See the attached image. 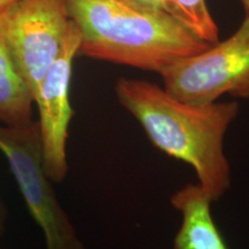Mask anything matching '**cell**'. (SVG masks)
<instances>
[{
  "mask_svg": "<svg viewBox=\"0 0 249 249\" xmlns=\"http://www.w3.org/2000/svg\"><path fill=\"white\" fill-rule=\"evenodd\" d=\"M245 11V17L249 18V0H239Z\"/></svg>",
  "mask_w": 249,
  "mask_h": 249,
  "instance_id": "cell-11",
  "label": "cell"
},
{
  "mask_svg": "<svg viewBox=\"0 0 249 249\" xmlns=\"http://www.w3.org/2000/svg\"><path fill=\"white\" fill-rule=\"evenodd\" d=\"M80 33L79 54L156 71L208 49L164 11H143L116 0H65Z\"/></svg>",
  "mask_w": 249,
  "mask_h": 249,
  "instance_id": "cell-2",
  "label": "cell"
},
{
  "mask_svg": "<svg viewBox=\"0 0 249 249\" xmlns=\"http://www.w3.org/2000/svg\"><path fill=\"white\" fill-rule=\"evenodd\" d=\"M5 218H4V213H2L1 210V205H0V236L2 235V232H4V226H5Z\"/></svg>",
  "mask_w": 249,
  "mask_h": 249,
  "instance_id": "cell-12",
  "label": "cell"
},
{
  "mask_svg": "<svg viewBox=\"0 0 249 249\" xmlns=\"http://www.w3.org/2000/svg\"><path fill=\"white\" fill-rule=\"evenodd\" d=\"M15 0H0V12H2L6 7H8Z\"/></svg>",
  "mask_w": 249,
  "mask_h": 249,
  "instance_id": "cell-13",
  "label": "cell"
},
{
  "mask_svg": "<svg viewBox=\"0 0 249 249\" xmlns=\"http://www.w3.org/2000/svg\"><path fill=\"white\" fill-rule=\"evenodd\" d=\"M213 202L200 183H188L177 191L171 203L182 214L173 249H229L211 216Z\"/></svg>",
  "mask_w": 249,
  "mask_h": 249,
  "instance_id": "cell-7",
  "label": "cell"
},
{
  "mask_svg": "<svg viewBox=\"0 0 249 249\" xmlns=\"http://www.w3.org/2000/svg\"><path fill=\"white\" fill-rule=\"evenodd\" d=\"M164 89L192 103L217 102L222 96L249 99V18L229 38L161 71Z\"/></svg>",
  "mask_w": 249,
  "mask_h": 249,
  "instance_id": "cell-4",
  "label": "cell"
},
{
  "mask_svg": "<svg viewBox=\"0 0 249 249\" xmlns=\"http://www.w3.org/2000/svg\"><path fill=\"white\" fill-rule=\"evenodd\" d=\"M80 42V33L71 21L60 53L46 71L35 96L43 160L52 182L64 181L68 173V127L74 116L70 101V86Z\"/></svg>",
  "mask_w": 249,
  "mask_h": 249,
  "instance_id": "cell-6",
  "label": "cell"
},
{
  "mask_svg": "<svg viewBox=\"0 0 249 249\" xmlns=\"http://www.w3.org/2000/svg\"><path fill=\"white\" fill-rule=\"evenodd\" d=\"M65 0H15L0 12V38L35 99L71 27Z\"/></svg>",
  "mask_w": 249,
  "mask_h": 249,
  "instance_id": "cell-5",
  "label": "cell"
},
{
  "mask_svg": "<svg viewBox=\"0 0 249 249\" xmlns=\"http://www.w3.org/2000/svg\"><path fill=\"white\" fill-rule=\"evenodd\" d=\"M161 8L198 39L210 45L219 42V29L205 0H161Z\"/></svg>",
  "mask_w": 249,
  "mask_h": 249,
  "instance_id": "cell-9",
  "label": "cell"
},
{
  "mask_svg": "<svg viewBox=\"0 0 249 249\" xmlns=\"http://www.w3.org/2000/svg\"><path fill=\"white\" fill-rule=\"evenodd\" d=\"M33 92L0 38V124L27 127L34 123Z\"/></svg>",
  "mask_w": 249,
  "mask_h": 249,
  "instance_id": "cell-8",
  "label": "cell"
},
{
  "mask_svg": "<svg viewBox=\"0 0 249 249\" xmlns=\"http://www.w3.org/2000/svg\"><path fill=\"white\" fill-rule=\"evenodd\" d=\"M114 91L156 147L191 165L211 200L224 196L231 186L224 139L238 117V103L181 101L164 87L126 77L117 81Z\"/></svg>",
  "mask_w": 249,
  "mask_h": 249,
  "instance_id": "cell-1",
  "label": "cell"
},
{
  "mask_svg": "<svg viewBox=\"0 0 249 249\" xmlns=\"http://www.w3.org/2000/svg\"><path fill=\"white\" fill-rule=\"evenodd\" d=\"M0 151L8 161L28 209L45 239L46 249H87L62 209L43 160L38 124H0Z\"/></svg>",
  "mask_w": 249,
  "mask_h": 249,
  "instance_id": "cell-3",
  "label": "cell"
},
{
  "mask_svg": "<svg viewBox=\"0 0 249 249\" xmlns=\"http://www.w3.org/2000/svg\"><path fill=\"white\" fill-rule=\"evenodd\" d=\"M0 249H1V248H0Z\"/></svg>",
  "mask_w": 249,
  "mask_h": 249,
  "instance_id": "cell-14",
  "label": "cell"
},
{
  "mask_svg": "<svg viewBox=\"0 0 249 249\" xmlns=\"http://www.w3.org/2000/svg\"><path fill=\"white\" fill-rule=\"evenodd\" d=\"M116 1L123 2L124 5L132 6V7L143 9V11H163V8H161V0H116Z\"/></svg>",
  "mask_w": 249,
  "mask_h": 249,
  "instance_id": "cell-10",
  "label": "cell"
}]
</instances>
